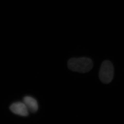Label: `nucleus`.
<instances>
[{
    "mask_svg": "<svg viewBox=\"0 0 124 124\" xmlns=\"http://www.w3.org/2000/svg\"><path fill=\"white\" fill-rule=\"evenodd\" d=\"M67 65L69 69L73 71L84 73L90 71L93 68V64L89 58H73L68 60Z\"/></svg>",
    "mask_w": 124,
    "mask_h": 124,
    "instance_id": "obj_1",
    "label": "nucleus"
},
{
    "mask_svg": "<svg viewBox=\"0 0 124 124\" xmlns=\"http://www.w3.org/2000/svg\"><path fill=\"white\" fill-rule=\"evenodd\" d=\"M114 75V68L110 61L106 60L102 63L100 69V80L104 84H108L112 81Z\"/></svg>",
    "mask_w": 124,
    "mask_h": 124,
    "instance_id": "obj_2",
    "label": "nucleus"
},
{
    "mask_svg": "<svg viewBox=\"0 0 124 124\" xmlns=\"http://www.w3.org/2000/svg\"><path fill=\"white\" fill-rule=\"evenodd\" d=\"M11 111L16 115L27 116L29 115V111L23 102H16L12 104L10 106Z\"/></svg>",
    "mask_w": 124,
    "mask_h": 124,
    "instance_id": "obj_3",
    "label": "nucleus"
},
{
    "mask_svg": "<svg viewBox=\"0 0 124 124\" xmlns=\"http://www.w3.org/2000/svg\"><path fill=\"white\" fill-rule=\"evenodd\" d=\"M23 102L25 104L29 111L34 113L38 110V104L37 101L31 96H25L23 99Z\"/></svg>",
    "mask_w": 124,
    "mask_h": 124,
    "instance_id": "obj_4",
    "label": "nucleus"
}]
</instances>
